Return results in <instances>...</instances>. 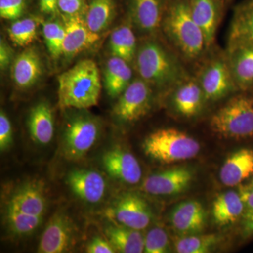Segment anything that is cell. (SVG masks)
I'll return each mask as SVG.
<instances>
[{
	"instance_id": "obj_15",
	"label": "cell",
	"mask_w": 253,
	"mask_h": 253,
	"mask_svg": "<svg viewBox=\"0 0 253 253\" xmlns=\"http://www.w3.org/2000/svg\"><path fill=\"white\" fill-rule=\"evenodd\" d=\"M105 171L115 180L134 185L142 178V169L135 156L118 146L104 153L101 159Z\"/></svg>"
},
{
	"instance_id": "obj_44",
	"label": "cell",
	"mask_w": 253,
	"mask_h": 253,
	"mask_svg": "<svg viewBox=\"0 0 253 253\" xmlns=\"http://www.w3.org/2000/svg\"></svg>"
},
{
	"instance_id": "obj_25",
	"label": "cell",
	"mask_w": 253,
	"mask_h": 253,
	"mask_svg": "<svg viewBox=\"0 0 253 253\" xmlns=\"http://www.w3.org/2000/svg\"><path fill=\"white\" fill-rule=\"evenodd\" d=\"M104 226V236L116 252L141 253L144 252V236L140 231L121 225L110 221Z\"/></svg>"
},
{
	"instance_id": "obj_12",
	"label": "cell",
	"mask_w": 253,
	"mask_h": 253,
	"mask_svg": "<svg viewBox=\"0 0 253 253\" xmlns=\"http://www.w3.org/2000/svg\"><path fill=\"white\" fill-rule=\"evenodd\" d=\"M66 184L78 199L87 204H99L107 191V184L102 174L87 168L70 171L66 176Z\"/></svg>"
},
{
	"instance_id": "obj_20",
	"label": "cell",
	"mask_w": 253,
	"mask_h": 253,
	"mask_svg": "<svg viewBox=\"0 0 253 253\" xmlns=\"http://www.w3.org/2000/svg\"><path fill=\"white\" fill-rule=\"evenodd\" d=\"M224 4L222 0H189L191 15L204 33L207 49L214 42Z\"/></svg>"
},
{
	"instance_id": "obj_37",
	"label": "cell",
	"mask_w": 253,
	"mask_h": 253,
	"mask_svg": "<svg viewBox=\"0 0 253 253\" xmlns=\"http://www.w3.org/2000/svg\"><path fill=\"white\" fill-rule=\"evenodd\" d=\"M13 144V129L11 121L2 110L0 113V151L5 152Z\"/></svg>"
},
{
	"instance_id": "obj_9",
	"label": "cell",
	"mask_w": 253,
	"mask_h": 253,
	"mask_svg": "<svg viewBox=\"0 0 253 253\" xmlns=\"http://www.w3.org/2000/svg\"><path fill=\"white\" fill-rule=\"evenodd\" d=\"M78 235L77 227L71 217L63 212L56 213L42 234L38 253L70 252L77 243Z\"/></svg>"
},
{
	"instance_id": "obj_2",
	"label": "cell",
	"mask_w": 253,
	"mask_h": 253,
	"mask_svg": "<svg viewBox=\"0 0 253 253\" xmlns=\"http://www.w3.org/2000/svg\"><path fill=\"white\" fill-rule=\"evenodd\" d=\"M61 109L86 110L98 104L101 91L99 68L94 61L82 60L58 77Z\"/></svg>"
},
{
	"instance_id": "obj_14",
	"label": "cell",
	"mask_w": 253,
	"mask_h": 253,
	"mask_svg": "<svg viewBox=\"0 0 253 253\" xmlns=\"http://www.w3.org/2000/svg\"><path fill=\"white\" fill-rule=\"evenodd\" d=\"M193 179L194 172L190 168H170L148 176L141 188L145 192L154 196H173L187 189Z\"/></svg>"
},
{
	"instance_id": "obj_8",
	"label": "cell",
	"mask_w": 253,
	"mask_h": 253,
	"mask_svg": "<svg viewBox=\"0 0 253 253\" xmlns=\"http://www.w3.org/2000/svg\"><path fill=\"white\" fill-rule=\"evenodd\" d=\"M152 100V86L141 78H136L118 97L113 116L122 124L137 122L149 113Z\"/></svg>"
},
{
	"instance_id": "obj_3",
	"label": "cell",
	"mask_w": 253,
	"mask_h": 253,
	"mask_svg": "<svg viewBox=\"0 0 253 253\" xmlns=\"http://www.w3.org/2000/svg\"><path fill=\"white\" fill-rule=\"evenodd\" d=\"M161 30L178 52L189 61L197 59L207 49L204 33L191 15L189 0H169Z\"/></svg>"
},
{
	"instance_id": "obj_6",
	"label": "cell",
	"mask_w": 253,
	"mask_h": 253,
	"mask_svg": "<svg viewBox=\"0 0 253 253\" xmlns=\"http://www.w3.org/2000/svg\"><path fill=\"white\" fill-rule=\"evenodd\" d=\"M101 125L97 118L86 112H78L68 120L62 139L63 156L70 161L84 157L99 140Z\"/></svg>"
},
{
	"instance_id": "obj_17",
	"label": "cell",
	"mask_w": 253,
	"mask_h": 253,
	"mask_svg": "<svg viewBox=\"0 0 253 253\" xmlns=\"http://www.w3.org/2000/svg\"><path fill=\"white\" fill-rule=\"evenodd\" d=\"M44 186L37 180L23 183L10 196L6 209L44 217L47 201Z\"/></svg>"
},
{
	"instance_id": "obj_42",
	"label": "cell",
	"mask_w": 253,
	"mask_h": 253,
	"mask_svg": "<svg viewBox=\"0 0 253 253\" xmlns=\"http://www.w3.org/2000/svg\"><path fill=\"white\" fill-rule=\"evenodd\" d=\"M223 1H224L225 4H227V3L229 2V1H231V0H222Z\"/></svg>"
},
{
	"instance_id": "obj_5",
	"label": "cell",
	"mask_w": 253,
	"mask_h": 253,
	"mask_svg": "<svg viewBox=\"0 0 253 253\" xmlns=\"http://www.w3.org/2000/svg\"><path fill=\"white\" fill-rule=\"evenodd\" d=\"M211 129L226 139L253 136V92H240L214 113Z\"/></svg>"
},
{
	"instance_id": "obj_21",
	"label": "cell",
	"mask_w": 253,
	"mask_h": 253,
	"mask_svg": "<svg viewBox=\"0 0 253 253\" xmlns=\"http://www.w3.org/2000/svg\"><path fill=\"white\" fill-rule=\"evenodd\" d=\"M173 89L172 104L178 114L187 118L199 114L206 100L197 78H188Z\"/></svg>"
},
{
	"instance_id": "obj_38",
	"label": "cell",
	"mask_w": 253,
	"mask_h": 253,
	"mask_svg": "<svg viewBox=\"0 0 253 253\" xmlns=\"http://www.w3.org/2000/svg\"><path fill=\"white\" fill-rule=\"evenodd\" d=\"M86 0H58V6L60 12L63 15L72 16L84 14Z\"/></svg>"
},
{
	"instance_id": "obj_40",
	"label": "cell",
	"mask_w": 253,
	"mask_h": 253,
	"mask_svg": "<svg viewBox=\"0 0 253 253\" xmlns=\"http://www.w3.org/2000/svg\"><path fill=\"white\" fill-rule=\"evenodd\" d=\"M15 59L14 51L4 40L0 41V68L4 71L11 66Z\"/></svg>"
},
{
	"instance_id": "obj_43",
	"label": "cell",
	"mask_w": 253,
	"mask_h": 253,
	"mask_svg": "<svg viewBox=\"0 0 253 253\" xmlns=\"http://www.w3.org/2000/svg\"><path fill=\"white\" fill-rule=\"evenodd\" d=\"M249 185L251 186H253V179L252 181H251V184H249Z\"/></svg>"
},
{
	"instance_id": "obj_7",
	"label": "cell",
	"mask_w": 253,
	"mask_h": 253,
	"mask_svg": "<svg viewBox=\"0 0 253 253\" xmlns=\"http://www.w3.org/2000/svg\"><path fill=\"white\" fill-rule=\"evenodd\" d=\"M105 214L109 221L139 231L146 229L154 219L149 205L133 192L119 195L106 208Z\"/></svg>"
},
{
	"instance_id": "obj_22",
	"label": "cell",
	"mask_w": 253,
	"mask_h": 253,
	"mask_svg": "<svg viewBox=\"0 0 253 253\" xmlns=\"http://www.w3.org/2000/svg\"><path fill=\"white\" fill-rule=\"evenodd\" d=\"M253 174V150L242 149L230 155L221 166L219 179L223 185L233 187Z\"/></svg>"
},
{
	"instance_id": "obj_41",
	"label": "cell",
	"mask_w": 253,
	"mask_h": 253,
	"mask_svg": "<svg viewBox=\"0 0 253 253\" xmlns=\"http://www.w3.org/2000/svg\"><path fill=\"white\" fill-rule=\"evenodd\" d=\"M40 9L43 14L56 16L60 13L58 0H39Z\"/></svg>"
},
{
	"instance_id": "obj_36",
	"label": "cell",
	"mask_w": 253,
	"mask_h": 253,
	"mask_svg": "<svg viewBox=\"0 0 253 253\" xmlns=\"http://www.w3.org/2000/svg\"><path fill=\"white\" fill-rule=\"evenodd\" d=\"M25 0H0V16L4 19L18 20L24 12Z\"/></svg>"
},
{
	"instance_id": "obj_30",
	"label": "cell",
	"mask_w": 253,
	"mask_h": 253,
	"mask_svg": "<svg viewBox=\"0 0 253 253\" xmlns=\"http://www.w3.org/2000/svg\"><path fill=\"white\" fill-rule=\"evenodd\" d=\"M42 219V217L29 215L12 210L6 209L5 212L6 228L10 234L18 237L31 235L41 226Z\"/></svg>"
},
{
	"instance_id": "obj_4",
	"label": "cell",
	"mask_w": 253,
	"mask_h": 253,
	"mask_svg": "<svg viewBox=\"0 0 253 253\" xmlns=\"http://www.w3.org/2000/svg\"><path fill=\"white\" fill-rule=\"evenodd\" d=\"M146 156L164 164L180 162L199 154V141L175 128L160 129L150 134L143 143Z\"/></svg>"
},
{
	"instance_id": "obj_1",
	"label": "cell",
	"mask_w": 253,
	"mask_h": 253,
	"mask_svg": "<svg viewBox=\"0 0 253 253\" xmlns=\"http://www.w3.org/2000/svg\"><path fill=\"white\" fill-rule=\"evenodd\" d=\"M134 62L141 79L152 87L172 89L190 77L176 55L155 39L141 43Z\"/></svg>"
},
{
	"instance_id": "obj_28",
	"label": "cell",
	"mask_w": 253,
	"mask_h": 253,
	"mask_svg": "<svg viewBox=\"0 0 253 253\" xmlns=\"http://www.w3.org/2000/svg\"><path fill=\"white\" fill-rule=\"evenodd\" d=\"M116 0H89L84 12L88 28L97 34L106 31L116 15Z\"/></svg>"
},
{
	"instance_id": "obj_35",
	"label": "cell",
	"mask_w": 253,
	"mask_h": 253,
	"mask_svg": "<svg viewBox=\"0 0 253 253\" xmlns=\"http://www.w3.org/2000/svg\"><path fill=\"white\" fill-rule=\"evenodd\" d=\"M239 191L245 204L242 217V234L244 238H249L253 236V187L248 185Z\"/></svg>"
},
{
	"instance_id": "obj_39",
	"label": "cell",
	"mask_w": 253,
	"mask_h": 253,
	"mask_svg": "<svg viewBox=\"0 0 253 253\" xmlns=\"http://www.w3.org/2000/svg\"><path fill=\"white\" fill-rule=\"evenodd\" d=\"M86 253H116L113 246L106 237L96 236L89 241L86 246Z\"/></svg>"
},
{
	"instance_id": "obj_10",
	"label": "cell",
	"mask_w": 253,
	"mask_h": 253,
	"mask_svg": "<svg viewBox=\"0 0 253 253\" xmlns=\"http://www.w3.org/2000/svg\"><path fill=\"white\" fill-rule=\"evenodd\" d=\"M197 79L208 101H219L238 91L225 56L210 60Z\"/></svg>"
},
{
	"instance_id": "obj_32",
	"label": "cell",
	"mask_w": 253,
	"mask_h": 253,
	"mask_svg": "<svg viewBox=\"0 0 253 253\" xmlns=\"http://www.w3.org/2000/svg\"><path fill=\"white\" fill-rule=\"evenodd\" d=\"M42 26L43 36L46 48L53 59H59L63 55L65 29L63 21H40Z\"/></svg>"
},
{
	"instance_id": "obj_27",
	"label": "cell",
	"mask_w": 253,
	"mask_h": 253,
	"mask_svg": "<svg viewBox=\"0 0 253 253\" xmlns=\"http://www.w3.org/2000/svg\"><path fill=\"white\" fill-rule=\"evenodd\" d=\"M228 37V44L253 42V0H244L236 6Z\"/></svg>"
},
{
	"instance_id": "obj_16",
	"label": "cell",
	"mask_w": 253,
	"mask_h": 253,
	"mask_svg": "<svg viewBox=\"0 0 253 253\" xmlns=\"http://www.w3.org/2000/svg\"><path fill=\"white\" fill-rule=\"evenodd\" d=\"M62 18L65 29L63 56L66 59H72L99 42L100 34L88 28L84 14L63 15Z\"/></svg>"
},
{
	"instance_id": "obj_23",
	"label": "cell",
	"mask_w": 253,
	"mask_h": 253,
	"mask_svg": "<svg viewBox=\"0 0 253 253\" xmlns=\"http://www.w3.org/2000/svg\"><path fill=\"white\" fill-rule=\"evenodd\" d=\"M28 130L32 140L41 146H46L54 135V120L52 109L46 101L35 105L28 119Z\"/></svg>"
},
{
	"instance_id": "obj_29",
	"label": "cell",
	"mask_w": 253,
	"mask_h": 253,
	"mask_svg": "<svg viewBox=\"0 0 253 253\" xmlns=\"http://www.w3.org/2000/svg\"><path fill=\"white\" fill-rule=\"evenodd\" d=\"M109 48L112 56L129 63L134 61L138 46L133 26L129 20L113 30L110 36Z\"/></svg>"
},
{
	"instance_id": "obj_26",
	"label": "cell",
	"mask_w": 253,
	"mask_h": 253,
	"mask_svg": "<svg viewBox=\"0 0 253 253\" xmlns=\"http://www.w3.org/2000/svg\"><path fill=\"white\" fill-rule=\"evenodd\" d=\"M132 76L129 63L121 58L111 56L104 71L105 88L110 97H119L133 81Z\"/></svg>"
},
{
	"instance_id": "obj_34",
	"label": "cell",
	"mask_w": 253,
	"mask_h": 253,
	"mask_svg": "<svg viewBox=\"0 0 253 253\" xmlns=\"http://www.w3.org/2000/svg\"><path fill=\"white\" fill-rule=\"evenodd\" d=\"M170 244L168 233L161 226H154L144 236V253L169 252Z\"/></svg>"
},
{
	"instance_id": "obj_31",
	"label": "cell",
	"mask_w": 253,
	"mask_h": 253,
	"mask_svg": "<svg viewBox=\"0 0 253 253\" xmlns=\"http://www.w3.org/2000/svg\"><path fill=\"white\" fill-rule=\"evenodd\" d=\"M181 236L174 241V249L179 253H208L217 246L219 238L214 234Z\"/></svg>"
},
{
	"instance_id": "obj_18",
	"label": "cell",
	"mask_w": 253,
	"mask_h": 253,
	"mask_svg": "<svg viewBox=\"0 0 253 253\" xmlns=\"http://www.w3.org/2000/svg\"><path fill=\"white\" fill-rule=\"evenodd\" d=\"M173 229L180 236L202 232L206 224V212L197 201L189 200L176 205L169 216Z\"/></svg>"
},
{
	"instance_id": "obj_19",
	"label": "cell",
	"mask_w": 253,
	"mask_h": 253,
	"mask_svg": "<svg viewBox=\"0 0 253 253\" xmlns=\"http://www.w3.org/2000/svg\"><path fill=\"white\" fill-rule=\"evenodd\" d=\"M43 71L42 61L38 50L28 47L15 56L11 66V76L18 89H29L41 79Z\"/></svg>"
},
{
	"instance_id": "obj_11",
	"label": "cell",
	"mask_w": 253,
	"mask_h": 253,
	"mask_svg": "<svg viewBox=\"0 0 253 253\" xmlns=\"http://www.w3.org/2000/svg\"><path fill=\"white\" fill-rule=\"evenodd\" d=\"M240 92H253V42L228 44L224 55Z\"/></svg>"
},
{
	"instance_id": "obj_24",
	"label": "cell",
	"mask_w": 253,
	"mask_h": 253,
	"mask_svg": "<svg viewBox=\"0 0 253 253\" xmlns=\"http://www.w3.org/2000/svg\"><path fill=\"white\" fill-rule=\"evenodd\" d=\"M244 209V200L240 191L221 193L212 203L213 221L219 226L231 225L242 219Z\"/></svg>"
},
{
	"instance_id": "obj_33",
	"label": "cell",
	"mask_w": 253,
	"mask_h": 253,
	"mask_svg": "<svg viewBox=\"0 0 253 253\" xmlns=\"http://www.w3.org/2000/svg\"><path fill=\"white\" fill-rule=\"evenodd\" d=\"M8 34L16 45L29 46L36 39L37 20L31 18L16 20L8 28Z\"/></svg>"
},
{
	"instance_id": "obj_13",
	"label": "cell",
	"mask_w": 253,
	"mask_h": 253,
	"mask_svg": "<svg viewBox=\"0 0 253 253\" xmlns=\"http://www.w3.org/2000/svg\"><path fill=\"white\" fill-rule=\"evenodd\" d=\"M169 0H127V14L133 27L140 33L153 35L161 29Z\"/></svg>"
}]
</instances>
